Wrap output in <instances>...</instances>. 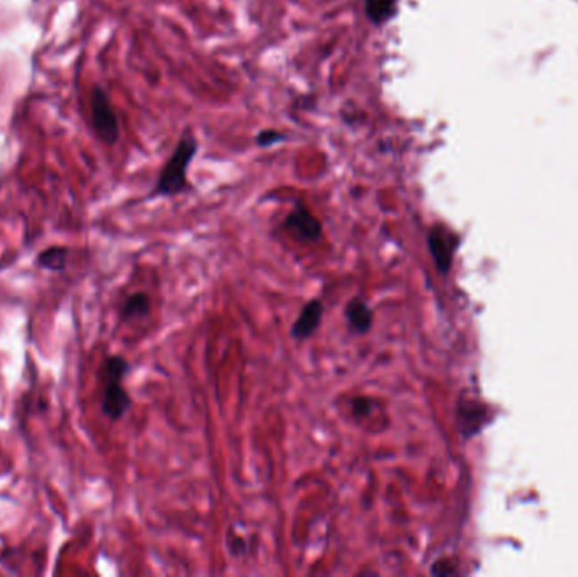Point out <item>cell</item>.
<instances>
[{
	"instance_id": "cell-1",
	"label": "cell",
	"mask_w": 578,
	"mask_h": 577,
	"mask_svg": "<svg viewBox=\"0 0 578 577\" xmlns=\"http://www.w3.org/2000/svg\"><path fill=\"white\" fill-rule=\"evenodd\" d=\"M129 370L131 366L127 359L122 356H109L103 362L102 368L103 390H102L100 410L102 415L107 417L110 422L120 420L133 407V398L122 385Z\"/></svg>"
},
{
	"instance_id": "cell-2",
	"label": "cell",
	"mask_w": 578,
	"mask_h": 577,
	"mask_svg": "<svg viewBox=\"0 0 578 577\" xmlns=\"http://www.w3.org/2000/svg\"><path fill=\"white\" fill-rule=\"evenodd\" d=\"M199 142L193 136L180 139L178 146L166 161L165 168L159 173L154 188L156 197H176L188 188V167L197 154Z\"/></svg>"
},
{
	"instance_id": "cell-3",
	"label": "cell",
	"mask_w": 578,
	"mask_h": 577,
	"mask_svg": "<svg viewBox=\"0 0 578 577\" xmlns=\"http://www.w3.org/2000/svg\"><path fill=\"white\" fill-rule=\"evenodd\" d=\"M92 122L97 136L105 144H116L120 134L118 119L109 95L99 86L92 93Z\"/></svg>"
},
{
	"instance_id": "cell-4",
	"label": "cell",
	"mask_w": 578,
	"mask_h": 577,
	"mask_svg": "<svg viewBox=\"0 0 578 577\" xmlns=\"http://www.w3.org/2000/svg\"><path fill=\"white\" fill-rule=\"evenodd\" d=\"M282 225L301 242L313 244L323 236V223L306 205H295V208L286 215Z\"/></svg>"
},
{
	"instance_id": "cell-5",
	"label": "cell",
	"mask_w": 578,
	"mask_h": 577,
	"mask_svg": "<svg viewBox=\"0 0 578 577\" xmlns=\"http://www.w3.org/2000/svg\"><path fill=\"white\" fill-rule=\"evenodd\" d=\"M457 246L459 240L455 234L450 232L444 225H435L428 232V248L438 272H448Z\"/></svg>"
},
{
	"instance_id": "cell-6",
	"label": "cell",
	"mask_w": 578,
	"mask_h": 577,
	"mask_svg": "<svg viewBox=\"0 0 578 577\" xmlns=\"http://www.w3.org/2000/svg\"><path fill=\"white\" fill-rule=\"evenodd\" d=\"M323 321V304L322 300L313 298L301 308L297 321L291 325L289 334L295 340H306L313 337L314 332L320 329Z\"/></svg>"
},
{
	"instance_id": "cell-7",
	"label": "cell",
	"mask_w": 578,
	"mask_h": 577,
	"mask_svg": "<svg viewBox=\"0 0 578 577\" xmlns=\"http://www.w3.org/2000/svg\"><path fill=\"white\" fill-rule=\"evenodd\" d=\"M346 321H347L348 329L354 334L363 336L372 329L374 323V312L367 300L362 297H354L350 298L346 305Z\"/></svg>"
},
{
	"instance_id": "cell-8",
	"label": "cell",
	"mask_w": 578,
	"mask_h": 577,
	"mask_svg": "<svg viewBox=\"0 0 578 577\" xmlns=\"http://www.w3.org/2000/svg\"><path fill=\"white\" fill-rule=\"evenodd\" d=\"M365 16L374 26H384L397 14V0H365Z\"/></svg>"
},
{
	"instance_id": "cell-9",
	"label": "cell",
	"mask_w": 578,
	"mask_h": 577,
	"mask_svg": "<svg viewBox=\"0 0 578 577\" xmlns=\"http://www.w3.org/2000/svg\"><path fill=\"white\" fill-rule=\"evenodd\" d=\"M68 255H69V251L67 248L51 246L39 253V256L36 257V264H37V268L48 270V272H65Z\"/></svg>"
},
{
	"instance_id": "cell-10",
	"label": "cell",
	"mask_w": 578,
	"mask_h": 577,
	"mask_svg": "<svg viewBox=\"0 0 578 577\" xmlns=\"http://www.w3.org/2000/svg\"><path fill=\"white\" fill-rule=\"evenodd\" d=\"M149 313H151V298L142 291H137L131 297H127L122 305V319L124 321L142 319V317H148Z\"/></svg>"
},
{
	"instance_id": "cell-11",
	"label": "cell",
	"mask_w": 578,
	"mask_h": 577,
	"mask_svg": "<svg viewBox=\"0 0 578 577\" xmlns=\"http://www.w3.org/2000/svg\"><path fill=\"white\" fill-rule=\"evenodd\" d=\"M282 141H286V136L281 134V133H278V131H274V129H265V131L259 133L257 137H256V142H257L259 146H265V148L274 146V144L282 142Z\"/></svg>"
},
{
	"instance_id": "cell-12",
	"label": "cell",
	"mask_w": 578,
	"mask_h": 577,
	"mask_svg": "<svg viewBox=\"0 0 578 577\" xmlns=\"http://www.w3.org/2000/svg\"><path fill=\"white\" fill-rule=\"evenodd\" d=\"M227 547L231 550L232 556L233 557H242L248 554V542L240 537V535H233V533H229L227 537Z\"/></svg>"
},
{
	"instance_id": "cell-13",
	"label": "cell",
	"mask_w": 578,
	"mask_h": 577,
	"mask_svg": "<svg viewBox=\"0 0 578 577\" xmlns=\"http://www.w3.org/2000/svg\"><path fill=\"white\" fill-rule=\"evenodd\" d=\"M350 407L355 417H367L372 411V400L367 396H357L350 402Z\"/></svg>"
},
{
	"instance_id": "cell-14",
	"label": "cell",
	"mask_w": 578,
	"mask_h": 577,
	"mask_svg": "<svg viewBox=\"0 0 578 577\" xmlns=\"http://www.w3.org/2000/svg\"><path fill=\"white\" fill-rule=\"evenodd\" d=\"M431 574H435V576H450V574H455V569H453V565H450V560L440 559L433 564Z\"/></svg>"
}]
</instances>
